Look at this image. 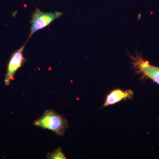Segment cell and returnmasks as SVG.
Here are the masks:
<instances>
[{"label": "cell", "mask_w": 159, "mask_h": 159, "mask_svg": "<svg viewBox=\"0 0 159 159\" xmlns=\"http://www.w3.org/2000/svg\"><path fill=\"white\" fill-rule=\"evenodd\" d=\"M34 125L51 130L61 136L64 134L69 126L67 120L64 117L51 110L45 111L40 118L34 121Z\"/></svg>", "instance_id": "6da1fadb"}, {"label": "cell", "mask_w": 159, "mask_h": 159, "mask_svg": "<svg viewBox=\"0 0 159 159\" xmlns=\"http://www.w3.org/2000/svg\"><path fill=\"white\" fill-rule=\"evenodd\" d=\"M61 11L44 12L36 9L31 16V28L29 38L34 33L48 26L54 20L59 18L62 15Z\"/></svg>", "instance_id": "7a4b0ae2"}, {"label": "cell", "mask_w": 159, "mask_h": 159, "mask_svg": "<svg viewBox=\"0 0 159 159\" xmlns=\"http://www.w3.org/2000/svg\"><path fill=\"white\" fill-rule=\"evenodd\" d=\"M26 43L19 49L16 50L11 55L8 64L7 73L4 80L6 86L9 85L11 80L14 79L16 73L25 61V58L23 55V51L25 47Z\"/></svg>", "instance_id": "3957f363"}, {"label": "cell", "mask_w": 159, "mask_h": 159, "mask_svg": "<svg viewBox=\"0 0 159 159\" xmlns=\"http://www.w3.org/2000/svg\"><path fill=\"white\" fill-rule=\"evenodd\" d=\"M135 68L144 76L159 84V68L152 65L148 61L139 56L132 57Z\"/></svg>", "instance_id": "277c9868"}, {"label": "cell", "mask_w": 159, "mask_h": 159, "mask_svg": "<svg viewBox=\"0 0 159 159\" xmlns=\"http://www.w3.org/2000/svg\"><path fill=\"white\" fill-rule=\"evenodd\" d=\"M134 94V92L131 90H123L120 89L114 90L107 95L102 107L116 104L124 99H131L133 97Z\"/></svg>", "instance_id": "5b68a950"}, {"label": "cell", "mask_w": 159, "mask_h": 159, "mask_svg": "<svg viewBox=\"0 0 159 159\" xmlns=\"http://www.w3.org/2000/svg\"><path fill=\"white\" fill-rule=\"evenodd\" d=\"M47 158L49 159H66V157L63 152L62 149L58 147L53 152H49L47 154Z\"/></svg>", "instance_id": "8992f818"}]
</instances>
